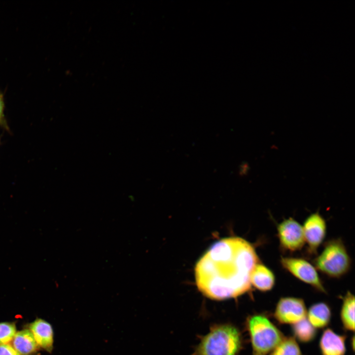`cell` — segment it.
Segmentation results:
<instances>
[{"label":"cell","instance_id":"obj_1","mask_svg":"<svg viewBox=\"0 0 355 355\" xmlns=\"http://www.w3.org/2000/svg\"><path fill=\"white\" fill-rule=\"evenodd\" d=\"M259 262L253 246L246 240L238 237L222 239L196 263L197 287L211 299L238 297L250 290L251 274Z\"/></svg>","mask_w":355,"mask_h":355},{"label":"cell","instance_id":"obj_2","mask_svg":"<svg viewBox=\"0 0 355 355\" xmlns=\"http://www.w3.org/2000/svg\"><path fill=\"white\" fill-rule=\"evenodd\" d=\"M242 346V335L237 327L216 324L201 339L194 355H237Z\"/></svg>","mask_w":355,"mask_h":355},{"label":"cell","instance_id":"obj_3","mask_svg":"<svg viewBox=\"0 0 355 355\" xmlns=\"http://www.w3.org/2000/svg\"><path fill=\"white\" fill-rule=\"evenodd\" d=\"M246 327L249 336L252 355H267L284 336L264 313L249 316Z\"/></svg>","mask_w":355,"mask_h":355},{"label":"cell","instance_id":"obj_4","mask_svg":"<svg viewBox=\"0 0 355 355\" xmlns=\"http://www.w3.org/2000/svg\"><path fill=\"white\" fill-rule=\"evenodd\" d=\"M314 264L317 269L327 276L339 278L348 272L351 260L343 241L338 238L326 243Z\"/></svg>","mask_w":355,"mask_h":355},{"label":"cell","instance_id":"obj_5","mask_svg":"<svg viewBox=\"0 0 355 355\" xmlns=\"http://www.w3.org/2000/svg\"><path fill=\"white\" fill-rule=\"evenodd\" d=\"M280 262L283 268L295 278L319 292L326 293L317 269L309 262L303 258L293 257H283Z\"/></svg>","mask_w":355,"mask_h":355},{"label":"cell","instance_id":"obj_6","mask_svg":"<svg viewBox=\"0 0 355 355\" xmlns=\"http://www.w3.org/2000/svg\"><path fill=\"white\" fill-rule=\"evenodd\" d=\"M307 312L303 299L295 297H282L276 304L273 317L280 324L292 325L306 318Z\"/></svg>","mask_w":355,"mask_h":355},{"label":"cell","instance_id":"obj_7","mask_svg":"<svg viewBox=\"0 0 355 355\" xmlns=\"http://www.w3.org/2000/svg\"><path fill=\"white\" fill-rule=\"evenodd\" d=\"M280 247L284 250L294 252L305 244L302 226L293 218L284 219L277 226Z\"/></svg>","mask_w":355,"mask_h":355},{"label":"cell","instance_id":"obj_8","mask_svg":"<svg viewBox=\"0 0 355 355\" xmlns=\"http://www.w3.org/2000/svg\"><path fill=\"white\" fill-rule=\"evenodd\" d=\"M302 227L309 253L311 254L317 253L319 247L325 237V220L319 213L316 212L306 218Z\"/></svg>","mask_w":355,"mask_h":355},{"label":"cell","instance_id":"obj_9","mask_svg":"<svg viewBox=\"0 0 355 355\" xmlns=\"http://www.w3.org/2000/svg\"><path fill=\"white\" fill-rule=\"evenodd\" d=\"M346 336L327 328L322 332L319 342L321 355H345Z\"/></svg>","mask_w":355,"mask_h":355},{"label":"cell","instance_id":"obj_10","mask_svg":"<svg viewBox=\"0 0 355 355\" xmlns=\"http://www.w3.org/2000/svg\"><path fill=\"white\" fill-rule=\"evenodd\" d=\"M29 330L33 334L39 347L51 353L53 348L54 334L51 325L41 319H36L29 325Z\"/></svg>","mask_w":355,"mask_h":355},{"label":"cell","instance_id":"obj_11","mask_svg":"<svg viewBox=\"0 0 355 355\" xmlns=\"http://www.w3.org/2000/svg\"><path fill=\"white\" fill-rule=\"evenodd\" d=\"M251 284L262 292L271 290L275 284V277L272 271L264 264L258 262L250 276Z\"/></svg>","mask_w":355,"mask_h":355},{"label":"cell","instance_id":"obj_12","mask_svg":"<svg viewBox=\"0 0 355 355\" xmlns=\"http://www.w3.org/2000/svg\"><path fill=\"white\" fill-rule=\"evenodd\" d=\"M306 316L308 320L316 329H322L329 324L332 312L328 304L319 302L309 307Z\"/></svg>","mask_w":355,"mask_h":355},{"label":"cell","instance_id":"obj_13","mask_svg":"<svg viewBox=\"0 0 355 355\" xmlns=\"http://www.w3.org/2000/svg\"><path fill=\"white\" fill-rule=\"evenodd\" d=\"M12 346L21 355H35L39 350L33 334L27 329L16 332Z\"/></svg>","mask_w":355,"mask_h":355},{"label":"cell","instance_id":"obj_14","mask_svg":"<svg viewBox=\"0 0 355 355\" xmlns=\"http://www.w3.org/2000/svg\"><path fill=\"white\" fill-rule=\"evenodd\" d=\"M340 310V320L344 329L354 332L355 330V296L347 291L343 297Z\"/></svg>","mask_w":355,"mask_h":355},{"label":"cell","instance_id":"obj_15","mask_svg":"<svg viewBox=\"0 0 355 355\" xmlns=\"http://www.w3.org/2000/svg\"><path fill=\"white\" fill-rule=\"evenodd\" d=\"M291 330L293 337L303 343L312 342L316 337L317 331L316 329L305 318L300 321L291 325Z\"/></svg>","mask_w":355,"mask_h":355},{"label":"cell","instance_id":"obj_16","mask_svg":"<svg viewBox=\"0 0 355 355\" xmlns=\"http://www.w3.org/2000/svg\"><path fill=\"white\" fill-rule=\"evenodd\" d=\"M269 355H303L300 348L293 336H284Z\"/></svg>","mask_w":355,"mask_h":355},{"label":"cell","instance_id":"obj_17","mask_svg":"<svg viewBox=\"0 0 355 355\" xmlns=\"http://www.w3.org/2000/svg\"><path fill=\"white\" fill-rule=\"evenodd\" d=\"M15 324L11 322H0V344H9L16 333Z\"/></svg>","mask_w":355,"mask_h":355},{"label":"cell","instance_id":"obj_18","mask_svg":"<svg viewBox=\"0 0 355 355\" xmlns=\"http://www.w3.org/2000/svg\"><path fill=\"white\" fill-rule=\"evenodd\" d=\"M4 103L2 94L0 92V127L9 131V127L5 119L4 114Z\"/></svg>","mask_w":355,"mask_h":355},{"label":"cell","instance_id":"obj_19","mask_svg":"<svg viewBox=\"0 0 355 355\" xmlns=\"http://www.w3.org/2000/svg\"><path fill=\"white\" fill-rule=\"evenodd\" d=\"M0 355H21L9 344H0Z\"/></svg>","mask_w":355,"mask_h":355},{"label":"cell","instance_id":"obj_20","mask_svg":"<svg viewBox=\"0 0 355 355\" xmlns=\"http://www.w3.org/2000/svg\"><path fill=\"white\" fill-rule=\"evenodd\" d=\"M351 347H352L353 350H354V347H355V338L354 336H353V338L351 339Z\"/></svg>","mask_w":355,"mask_h":355}]
</instances>
